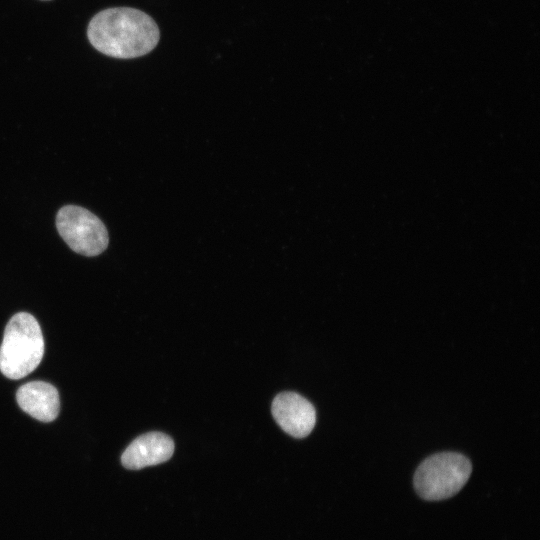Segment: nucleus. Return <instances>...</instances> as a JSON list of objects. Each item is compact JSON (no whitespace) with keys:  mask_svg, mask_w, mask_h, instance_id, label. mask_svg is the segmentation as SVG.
Wrapping results in <instances>:
<instances>
[{"mask_svg":"<svg viewBox=\"0 0 540 540\" xmlns=\"http://www.w3.org/2000/svg\"><path fill=\"white\" fill-rule=\"evenodd\" d=\"M87 37L99 52L130 59L152 51L160 38L156 22L146 13L130 7L108 8L89 22Z\"/></svg>","mask_w":540,"mask_h":540,"instance_id":"f257e3e1","label":"nucleus"},{"mask_svg":"<svg viewBox=\"0 0 540 540\" xmlns=\"http://www.w3.org/2000/svg\"><path fill=\"white\" fill-rule=\"evenodd\" d=\"M44 338L38 321L27 312L8 321L0 346V371L17 380L32 373L44 355Z\"/></svg>","mask_w":540,"mask_h":540,"instance_id":"f03ea898","label":"nucleus"},{"mask_svg":"<svg viewBox=\"0 0 540 540\" xmlns=\"http://www.w3.org/2000/svg\"><path fill=\"white\" fill-rule=\"evenodd\" d=\"M472 472L468 458L456 452H442L426 458L416 469L417 494L429 501L450 498L466 484Z\"/></svg>","mask_w":540,"mask_h":540,"instance_id":"7ed1b4c3","label":"nucleus"},{"mask_svg":"<svg viewBox=\"0 0 540 540\" xmlns=\"http://www.w3.org/2000/svg\"><path fill=\"white\" fill-rule=\"evenodd\" d=\"M56 227L65 243L76 253L93 257L104 252L109 244L103 222L86 208L65 205L56 215Z\"/></svg>","mask_w":540,"mask_h":540,"instance_id":"20e7f679","label":"nucleus"},{"mask_svg":"<svg viewBox=\"0 0 540 540\" xmlns=\"http://www.w3.org/2000/svg\"><path fill=\"white\" fill-rule=\"evenodd\" d=\"M271 412L278 425L295 438L308 436L316 423L314 406L294 392L278 394L272 402Z\"/></svg>","mask_w":540,"mask_h":540,"instance_id":"39448f33","label":"nucleus"},{"mask_svg":"<svg viewBox=\"0 0 540 540\" xmlns=\"http://www.w3.org/2000/svg\"><path fill=\"white\" fill-rule=\"evenodd\" d=\"M174 442L161 432H149L134 439L121 456L122 465L131 470L163 463L171 458Z\"/></svg>","mask_w":540,"mask_h":540,"instance_id":"423d86ee","label":"nucleus"},{"mask_svg":"<svg viewBox=\"0 0 540 540\" xmlns=\"http://www.w3.org/2000/svg\"><path fill=\"white\" fill-rule=\"evenodd\" d=\"M16 400L24 412L41 422H51L59 414L58 390L44 381H31L20 386Z\"/></svg>","mask_w":540,"mask_h":540,"instance_id":"0eeeda50","label":"nucleus"},{"mask_svg":"<svg viewBox=\"0 0 540 540\" xmlns=\"http://www.w3.org/2000/svg\"><path fill=\"white\" fill-rule=\"evenodd\" d=\"M44 1H49V0H44Z\"/></svg>","mask_w":540,"mask_h":540,"instance_id":"6e6552de","label":"nucleus"}]
</instances>
